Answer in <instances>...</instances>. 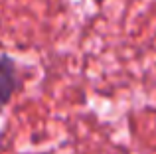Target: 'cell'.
Returning a JSON list of instances; mask_svg holds the SVG:
<instances>
[{"label":"cell","instance_id":"obj_1","mask_svg":"<svg viewBox=\"0 0 156 154\" xmlns=\"http://www.w3.org/2000/svg\"><path fill=\"white\" fill-rule=\"evenodd\" d=\"M16 89H18V69L14 59L8 55H0V111L10 103Z\"/></svg>","mask_w":156,"mask_h":154}]
</instances>
